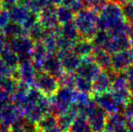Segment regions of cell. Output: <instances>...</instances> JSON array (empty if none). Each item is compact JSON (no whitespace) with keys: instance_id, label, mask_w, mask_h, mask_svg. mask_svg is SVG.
I'll list each match as a JSON object with an SVG mask.
<instances>
[{"instance_id":"cell-48","label":"cell","mask_w":133,"mask_h":132,"mask_svg":"<svg viewBox=\"0 0 133 132\" xmlns=\"http://www.w3.org/2000/svg\"><path fill=\"white\" fill-rule=\"evenodd\" d=\"M127 132H133V120H128V122H127Z\"/></svg>"},{"instance_id":"cell-46","label":"cell","mask_w":133,"mask_h":132,"mask_svg":"<svg viewBox=\"0 0 133 132\" xmlns=\"http://www.w3.org/2000/svg\"><path fill=\"white\" fill-rule=\"evenodd\" d=\"M4 5V8L8 9L9 7H11L12 5H16L19 2V0H2Z\"/></svg>"},{"instance_id":"cell-9","label":"cell","mask_w":133,"mask_h":132,"mask_svg":"<svg viewBox=\"0 0 133 132\" xmlns=\"http://www.w3.org/2000/svg\"><path fill=\"white\" fill-rule=\"evenodd\" d=\"M114 71L102 70L92 80V93L100 94L111 91Z\"/></svg>"},{"instance_id":"cell-18","label":"cell","mask_w":133,"mask_h":132,"mask_svg":"<svg viewBox=\"0 0 133 132\" xmlns=\"http://www.w3.org/2000/svg\"><path fill=\"white\" fill-rule=\"evenodd\" d=\"M79 114L78 109L75 108V106L72 104V107L65 111L64 113L57 116V125L63 132H68L71 125L75 120L77 115Z\"/></svg>"},{"instance_id":"cell-35","label":"cell","mask_w":133,"mask_h":132,"mask_svg":"<svg viewBox=\"0 0 133 132\" xmlns=\"http://www.w3.org/2000/svg\"><path fill=\"white\" fill-rule=\"evenodd\" d=\"M6 76H13L17 79V69L16 70L12 69L0 58V78Z\"/></svg>"},{"instance_id":"cell-15","label":"cell","mask_w":133,"mask_h":132,"mask_svg":"<svg viewBox=\"0 0 133 132\" xmlns=\"http://www.w3.org/2000/svg\"><path fill=\"white\" fill-rule=\"evenodd\" d=\"M39 23L45 30H54L60 25L56 16V5L51 4L39 13Z\"/></svg>"},{"instance_id":"cell-45","label":"cell","mask_w":133,"mask_h":132,"mask_svg":"<svg viewBox=\"0 0 133 132\" xmlns=\"http://www.w3.org/2000/svg\"><path fill=\"white\" fill-rule=\"evenodd\" d=\"M7 46V40L3 33H0V55Z\"/></svg>"},{"instance_id":"cell-51","label":"cell","mask_w":133,"mask_h":132,"mask_svg":"<svg viewBox=\"0 0 133 132\" xmlns=\"http://www.w3.org/2000/svg\"><path fill=\"white\" fill-rule=\"evenodd\" d=\"M50 3L52 4V5H62V2H63V0H49Z\"/></svg>"},{"instance_id":"cell-4","label":"cell","mask_w":133,"mask_h":132,"mask_svg":"<svg viewBox=\"0 0 133 132\" xmlns=\"http://www.w3.org/2000/svg\"><path fill=\"white\" fill-rule=\"evenodd\" d=\"M82 115L86 116L93 132H104L108 114L97 105L94 99L88 104Z\"/></svg>"},{"instance_id":"cell-40","label":"cell","mask_w":133,"mask_h":132,"mask_svg":"<svg viewBox=\"0 0 133 132\" xmlns=\"http://www.w3.org/2000/svg\"><path fill=\"white\" fill-rule=\"evenodd\" d=\"M9 22H11L9 11H8V9L4 8L3 10L1 11V13H0V27H1V28L5 27Z\"/></svg>"},{"instance_id":"cell-21","label":"cell","mask_w":133,"mask_h":132,"mask_svg":"<svg viewBox=\"0 0 133 132\" xmlns=\"http://www.w3.org/2000/svg\"><path fill=\"white\" fill-rule=\"evenodd\" d=\"M30 87L31 86L27 85L26 83L23 82V81H18V84L16 91L10 96L11 102L16 104L18 107H22V105L25 103V100H26L28 92L30 91Z\"/></svg>"},{"instance_id":"cell-11","label":"cell","mask_w":133,"mask_h":132,"mask_svg":"<svg viewBox=\"0 0 133 132\" xmlns=\"http://www.w3.org/2000/svg\"><path fill=\"white\" fill-rule=\"evenodd\" d=\"M22 117L24 116L21 108L16 106L13 102H9L0 109V123L5 127L9 128Z\"/></svg>"},{"instance_id":"cell-28","label":"cell","mask_w":133,"mask_h":132,"mask_svg":"<svg viewBox=\"0 0 133 132\" xmlns=\"http://www.w3.org/2000/svg\"><path fill=\"white\" fill-rule=\"evenodd\" d=\"M20 3L25 5L31 12L39 14L45 7L51 5L49 0H19Z\"/></svg>"},{"instance_id":"cell-52","label":"cell","mask_w":133,"mask_h":132,"mask_svg":"<svg viewBox=\"0 0 133 132\" xmlns=\"http://www.w3.org/2000/svg\"><path fill=\"white\" fill-rule=\"evenodd\" d=\"M4 9V5H3V2H2V0H0V13H1V11Z\"/></svg>"},{"instance_id":"cell-31","label":"cell","mask_w":133,"mask_h":132,"mask_svg":"<svg viewBox=\"0 0 133 132\" xmlns=\"http://www.w3.org/2000/svg\"><path fill=\"white\" fill-rule=\"evenodd\" d=\"M77 92H86V93H92V81L86 79L82 76L76 74L75 80V88Z\"/></svg>"},{"instance_id":"cell-5","label":"cell","mask_w":133,"mask_h":132,"mask_svg":"<svg viewBox=\"0 0 133 132\" xmlns=\"http://www.w3.org/2000/svg\"><path fill=\"white\" fill-rule=\"evenodd\" d=\"M7 46L17 54L20 62L32 59V53L35 47V42L27 34L20 35L9 39Z\"/></svg>"},{"instance_id":"cell-22","label":"cell","mask_w":133,"mask_h":132,"mask_svg":"<svg viewBox=\"0 0 133 132\" xmlns=\"http://www.w3.org/2000/svg\"><path fill=\"white\" fill-rule=\"evenodd\" d=\"M8 11H9V15H10L11 21L16 22V23H19L21 25L25 21V19L26 18L28 14L30 13L29 9L25 5L20 3V2H18L17 4L9 7Z\"/></svg>"},{"instance_id":"cell-41","label":"cell","mask_w":133,"mask_h":132,"mask_svg":"<svg viewBox=\"0 0 133 132\" xmlns=\"http://www.w3.org/2000/svg\"><path fill=\"white\" fill-rule=\"evenodd\" d=\"M122 112L124 113L128 120H133V96L128 101V103L125 105Z\"/></svg>"},{"instance_id":"cell-6","label":"cell","mask_w":133,"mask_h":132,"mask_svg":"<svg viewBox=\"0 0 133 132\" xmlns=\"http://www.w3.org/2000/svg\"><path fill=\"white\" fill-rule=\"evenodd\" d=\"M34 86L48 98L54 95L57 92L58 89L60 88L57 78L54 77L53 75L44 71H40L37 72Z\"/></svg>"},{"instance_id":"cell-27","label":"cell","mask_w":133,"mask_h":132,"mask_svg":"<svg viewBox=\"0 0 133 132\" xmlns=\"http://www.w3.org/2000/svg\"><path fill=\"white\" fill-rule=\"evenodd\" d=\"M0 58H1L9 67H11V68L14 69V70H16L20 64V61H19V58H18L17 54H16L13 50H11L8 46H6V48H5L3 53H1Z\"/></svg>"},{"instance_id":"cell-25","label":"cell","mask_w":133,"mask_h":132,"mask_svg":"<svg viewBox=\"0 0 133 132\" xmlns=\"http://www.w3.org/2000/svg\"><path fill=\"white\" fill-rule=\"evenodd\" d=\"M68 132H93L86 116L78 114L71 125Z\"/></svg>"},{"instance_id":"cell-44","label":"cell","mask_w":133,"mask_h":132,"mask_svg":"<svg viewBox=\"0 0 133 132\" xmlns=\"http://www.w3.org/2000/svg\"><path fill=\"white\" fill-rule=\"evenodd\" d=\"M125 73H126L127 79H128L129 88H130V91L131 92V93L133 95V64H132V65L125 72Z\"/></svg>"},{"instance_id":"cell-20","label":"cell","mask_w":133,"mask_h":132,"mask_svg":"<svg viewBox=\"0 0 133 132\" xmlns=\"http://www.w3.org/2000/svg\"><path fill=\"white\" fill-rule=\"evenodd\" d=\"M94 62L101 67L102 70L104 71H112L111 66V54L102 49H96L91 55Z\"/></svg>"},{"instance_id":"cell-16","label":"cell","mask_w":133,"mask_h":132,"mask_svg":"<svg viewBox=\"0 0 133 132\" xmlns=\"http://www.w3.org/2000/svg\"><path fill=\"white\" fill-rule=\"evenodd\" d=\"M43 71L51 74L57 79H59L65 72L56 53L48 54V56L44 60V64H43Z\"/></svg>"},{"instance_id":"cell-10","label":"cell","mask_w":133,"mask_h":132,"mask_svg":"<svg viewBox=\"0 0 133 132\" xmlns=\"http://www.w3.org/2000/svg\"><path fill=\"white\" fill-rule=\"evenodd\" d=\"M56 53L61 61V64L65 72H76L82 62V57L74 53L72 49L59 50Z\"/></svg>"},{"instance_id":"cell-49","label":"cell","mask_w":133,"mask_h":132,"mask_svg":"<svg viewBox=\"0 0 133 132\" xmlns=\"http://www.w3.org/2000/svg\"><path fill=\"white\" fill-rule=\"evenodd\" d=\"M110 1L115 2V3L119 4L121 5H123L127 3H131V2H133V0H110Z\"/></svg>"},{"instance_id":"cell-38","label":"cell","mask_w":133,"mask_h":132,"mask_svg":"<svg viewBox=\"0 0 133 132\" xmlns=\"http://www.w3.org/2000/svg\"><path fill=\"white\" fill-rule=\"evenodd\" d=\"M124 16L126 18V21L130 25H133V2L127 3L125 5H121Z\"/></svg>"},{"instance_id":"cell-39","label":"cell","mask_w":133,"mask_h":132,"mask_svg":"<svg viewBox=\"0 0 133 132\" xmlns=\"http://www.w3.org/2000/svg\"><path fill=\"white\" fill-rule=\"evenodd\" d=\"M23 126L25 132H38L40 131L38 129V126L37 123L35 121H32V120H28L25 117H23Z\"/></svg>"},{"instance_id":"cell-36","label":"cell","mask_w":133,"mask_h":132,"mask_svg":"<svg viewBox=\"0 0 133 132\" xmlns=\"http://www.w3.org/2000/svg\"><path fill=\"white\" fill-rule=\"evenodd\" d=\"M110 1V0H83L86 8L92 9L97 12H99Z\"/></svg>"},{"instance_id":"cell-2","label":"cell","mask_w":133,"mask_h":132,"mask_svg":"<svg viewBox=\"0 0 133 132\" xmlns=\"http://www.w3.org/2000/svg\"><path fill=\"white\" fill-rule=\"evenodd\" d=\"M74 24L76 25L80 37L92 40L98 32V12L90 8H84L74 16Z\"/></svg>"},{"instance_id":"cell-53","label":"cell","mask_w":133,"mask_h":132,"mask_svg":"<svg viewBox=\"0 0 133 132\" xmlns=\"http://www.w3.org/2000/svg\"><path fill=\"white\" fill-rule=\"evenodd\" d=\"M130 50H131L132 53H133V42H132V44H131V48H130Z\"/></svg>"},{"instance_id":"cell-33","label":"cell","mask_w":133,"mask_h":132,"mask_svg":"<svg viewBox=\"0 0 133 132\" xmlns=\"http://www.w3.org/2000/svg\"><path fill=\"white\" fill-rule=\"evenodd\" d=\"M76 73L74 72H64L61 77L58 79L60 87H67V88H75Z\"/></svg>"},{"instance_id":"cell-30","label":"cell","mask_w":133,"mask_h":132,"mask_svg":"<svg viewBox=\"0 0 133 132\" xmlns=\"http://www.w3.org/2000/svg\"><path fill=\"white\" fill-rule=\"evenodd\" d=\"M26 34L35 43L42 42L43 38H44V34H45V29H44V27L38 22V23L35 24L34 26H32L31 28L27 31Z\"/></svg>"},{"instance_id":"cell-3","label":"cell","mask_w":133,"mask_h":132,"mask_svg":"<svg viewBox=\"0 0 133 132\" xmlns=\"http://www.w3.org/2000/svg\"><path fill=\"white\" fill-rule=\"evenodd\" d=\"M74 96H75L74 89L60 87L57 92L50 97L51 113L59 116L67 111L74 104Z\"/></svg>"},{"instance_id":"cell-42","label":"cell","mask_w":133,"mask_h":132,"mask_svg":"<svg viewBox=\"0 0 133 132\" xmlns=\"http://www.w3.org/2000/svg\"><path fill=\"white\" fill-rule=\"evenodd\" d=\"M9 102H11L10 95L0 88V109L3 107H5L6 104H8Z\"/></svg>"},{"instance_id":"cell-14","label":"cell","mask_w":133,"mask_h":132,"mask_svg":"<svg viewBox=\"0 0 133 132\" xmlns=\"http://www.w3.org/2000/svg\"><path fill=\"white\" fill-rule=\"evenodd\" d=\"M127 120L123 112L108 115L104 132H127Z\"/></svg>"},{"instance_id":"cell-23","label":"cell","mask_w":133,"mask_h":132,"mask_svg":"<svg viewBox=\"0 0 133 132\" xmlns=\"http://www.w3.org/2000/svg\"><path fill=\"white\" fill-rule=\"evenodd\" d=\"M2 33L8 39L26 34V31H25V29L24 28L21 24L13 21L9 22L5 27L2 28Z\"/></svg>"},{"instance_id":"cell-1","label":"cell","mask_w":133,"mask_h":132,"mask_svg":"<svg viewBox=\"0 0 133 132\" xmlns=\"http://www.w3.org/2000/svg\"><path fill=\"white\" fill-rule=\"evenodd\" d=\"M98 28L108 32L130 33V25L126 21L121 5L110 1L98 12Z\"/></svg>"},{"instance_id":"cell-29","label":"cell","mask_w":133,"mask_h":132,"mask_svg":"<svg viewBox=\"0 0 133 132\" xmlns=\"http://www.w3.org/2000/svg\"><path fill=\"white\" fill-rule=\"evenodd\" d=\"M18 80L13 76H6V77L0 78V88L5 91L7 94L12 95L16 91L18 84Z\"/></svg>"},{"instance_id":"cell-50","label":"cell","mask_w":133,"mask_h":132,"mask_svg":"<svg viewBox=\"0 0 133 132\" xmlns=\"http://www.w3.org/2000/svg\"><path fill=\"white\" fill-rule=\"evenodd\" d=\"M0 132H10V129L0 123Z\"/></svg>"},{"instance_id":"cell-17","label":"cell","mask_w":133,"mask_h":132,"mask_svg":"<svg viewBox=\"0 0 133 132\" xmlns=\"http://www.w3.org/2000/svg\"><path fill=\"white\" fill-rule=\"evenodd\" d=\"M49 54V52L45 48L42 42L35 43V47H34L33 53H32V62L34 66L37 70V72L43 71V64L44 60Z\"/></svg>"},{"instance_id":"cell-55","label":"cell","mask_w":133,"mask_h":132,"mask_svg":"<svg viewBox=\"0 0 133 132\" xmlns=\"http://www.w3.org/2000/svg\"><path fill=\"white\" fill-rule=\"evenodd\" d=\"M38 132H41V131H38Z\"/></svg>"},{"instance_id":"cell-13","label":"cell","mask_w":133,"mask_h":132,"mask_svg":"<svg viewBox=\"0 0 133 132\" xmlns=\"http://www.w3.org/2000/svg\"><path fill=\"white\" fill-rule=\"evenodd\" d=\"M37 72H38L31 60L24 61L20 62L17 67V80L32 86L35 83Z\"/></svg>"},{"instance_id":"cell-32","label":"cell","mask_w":133,"mask_h":132,"mask_svg":"<svg viewBox=\"0 0 133 132\" xmlns=\"http://www.w3.org/2000/svg\"><path fill=\"white\" fill-rule=\"evenodd\" d=\"M56 125H57V116L53 113L46 114L37 122V126H38V129L40 131L53 128Z\"/></svg>"},{"instance_id":"cell-24","label":"cell","mask_w":133,"mask_h":132,"mask_svg":"<svg viewBox=\"0 0 133 132\" xmlns=\"http://www.w3.org/2000/svg\"><path fill=\"white\" fill-rule=\"evenodd\" d=\"M74 14L70 7L64 5H60L56 6V16L61 25L71 23L74 20Z\"/></svg>"},{"instance_id":"cell-7","label":"cell","mask_w":133,"mask_h":132,"mask_svg":"<svg viewBox=\"0 0 133 132\" xmlns=\"http://www.w3.org/2000/svg\"><path fill=\"white\" fill-rule=\"evenodd\" d=\"M93 99L97 105L102 108L108 115L117 112H122L124 109V106L121 104V102L118 100V98L114 95L111 91L103 92V93L95 94Z\"/></svg>"},{"instance_id":"cell-54","label":"cell","mask_w":133,"mask_h":132,"mask_svg":"<svg viewBox=\"0 0 133 132\" xmlns=\"http://www.w3.org/2000/svg\"><path fill=\"white\" fill-rule=\"evenodd\" d=\"M1 31H2V28L0 27V33H1Z\"/></svg>"},{"instance_id":"cell-43","label":"cell","mask_w":133,"mask_h":132,"mask_svg":"<svg viewBox=\"0 0 133 132\" xmlns=\"http://www.w3.org/2000/svg\"><path fill=\"white\" fill-rule=\"evenodd\" d=\"M23 117H22L20 120H18L17 121H16L14 124L9 127L10 129V132H25L24 129V126H23Z\"/></svg>"},{"instance_id":"cell-47","label":"cell","mask_w":133,"mask_h":132,"mask_svg":"<svg viewBox=\"0 0 133 132\" xmlns=\"http://www.w3.org/2000/svg\"><path fill=\"white\" fill-rule=\"evenodd\" d=\"M41 132H63V131L61 129H60L59 126L56 125V126H54V127H53V128H50V129H44V130H43V131H41Z\"/></svg>"},{"instance_id":"cell-8","label":"cell","mask_w":133,"mask_h":132,"mask_svg":"<svg viewBox=\"0 0 133 132\" xmlns=\"http://www.w3.org/2000/svg\"><path fill=\"white\" fill-rule=\"evenodd\" d=\"M133 64V53L130 49L122 50L111 54L112 71L125 72Z\"/></svg>"},{"instance_id":"cell-37","label":"cell","mask_w":133,"mask_h":132,"mask_svg":"<svg viewBox=\"0 0 133 132\" xmlns=\"http://www.w3.org/2000/svg\"><path fill=\"white\" fill-rule=\"evenodd\" d=\"M38 22H39V14L30 11V13L28 14L26 18L25 19V21L23 22L22 25H23V27L27 32L32 26H34V25L38 23Z\"/></svg>"},{"instance_id":"cell-26","label":"cell","mask_w":133,"mask_h":132,"mask_svg":"<svg viewBox=\"0 0 133 132\" xmlns=\"http://www.w3.org/2000/svg\"><path fill=\"white\" fill-rule=\"evenodd\" d=\"M60 36L63 37L65 39L72 41V42L75 43L78 39H80V34L78 32L76 25L74 22H71V23L65 24V25H61V32H60Z\"/></svg>"},{"instance_id":"cell-34","label":"cell","mask_w":133,"mask_h":132,"mask_svg":"<svg viewBox=\"0 0 133 132\" xmlns=\"http://www.w3.org/2000/svg\"><path fill=\"white\" fill-rule=\"evenodd\" d=\"M62 5L70 7L74 14H77L78 12L85 8L83 0H63Z\"/></svg>"},{"instance_id":"cell-19","label":"cell","mask_w":133,"mask_h":132,"mask_svg":"<svg viewBox=\"0 0 133 132\" xmlns=\"http://www.w3.org/2000/svg\"><path fill=\"white\" fill-rule=\"evenodd\" d=\"M72 50L79 56L83 58V57L92 55L93 51H94V45H93L91 40L80 38L74 43V46H72Z\"/></svg>"},{"instance_id":"cell-12","label":"cell","mask_w":133,"mask_h":132,"mask_svg":"<svg viewBox=\"0 0 133 132\" xmlns=\"http://www.w3.org/2000/svg\"><path fill=\"white\" fill-rule=\"evenodd\" d=\"M101 71H102L101 67L94 62L92 57L88 56L82 58V62L76 70L75 73L79 76L92 81Z\"/></svg>"}]
</instances>
